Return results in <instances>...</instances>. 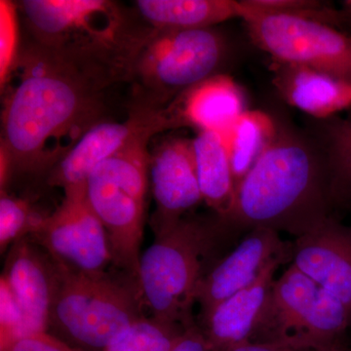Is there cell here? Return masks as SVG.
<instances>
[{
  "label": "cell",
  "mask_w": 351,
  "mask_h": 351,
  "mask_svg": "<svg viewBox=\"0 0 351 351\" xmlns=\"http://www.w3.org/2000/svg\"><path fill=\"white\" fill-rule=\"evenodd\" d=\"M274 84L284 100L317 120L351 107V82L319 71L276 63Z\"/></svg>",
  "instance_id": "18"
},
{
  "label": "cell",
  "mask_w": 351,
  "mask_h": 351,
  "mask_svg": "<svg viewBox=\"0 0 351 351\" xmlns=\"http://www.w3.org/2000/svg\"><path fill=\"white\" fill-rule=\"evenodd\" d=\"M27 38L64 56L112 71L128 84L134 56L152 27L108 0H24Z\"/></svg>",
  "instance_id": "3"
},
{
  "label": "cell",
  "mask_w": 351,
  "mask_h": 351,
  "mask_svg": "<svg viewBox=\"0 0 351 351\" xmlns=\"http://www.w3.org/2000/svg\"><path fill=\"white\" fill-rule=\"evenodd\" d=\"M228 45L214 27L152 29L130 66L127 112L158 113L212 76L219 75Z\"/></svg>",
  "instance_id": "5"
},
{
  "label": "cell",
  "mask_w": 351,
  "mask_h": 351,
  "mask_svg": "<svg viewBox=\"0 0 351 351\" xmlns=\"http://www.w3.org/2000/svg\"><path fill=\"white\" fill-rule=\"evenodd\" d=\"M203 202L219 219L232 213L237 186L225 138L211 131H199L191 140Z\"/></svg>",
  "instance_id": "20"
},
{
  "label": "cell",
  "mask_w": 351,
  "mask_h": 351,
  "mask_svg": "<svg viewBox=\"0 0 351 351\" xmlns=\"http://www.w3.org/2000/svg\"><path fill=\"white\" fill-rule=\"evenodd\" d=\"M246 8L243 21L252 40L276 63L304 66L351 82L350 36L319 21Z\"/></svg>",
  "instance_id": "9"
},
{
  "label": "cell",
  "mask_w": 351,
  "mask_h": 351,
  "mask_svg": "<svg viewBox=\"0 0 351 351\" xmlns=\"http://www.w3.org/2000/svg\"><path fill=\"white\" fill-rule=\"evenodd\" d=\"M226 351H348L343 341L316 343L308 341L280 339L270 341H248Z\"/></svg>",
  "instance_id": "28"
},
{
  "label": "cell",
  "mask_w": 351,
  "mask_h": 351,
  "mask_svg": "<svg viewBox=\"0 0 351 351\" xmlns=\"http://www.w3.org/2000/svg\"><path fill=\"white\" fill-rule=\"evenodd\" d=\"M283 262L272 263L255 282L201 317L200 328L213 351H226L253 341L269 302L274 276Z\"/></svg>",
  "instance_id": "16"
},
{
  "label": "cell",
  "mask_w": 351,
  "mask_h": 351,
  "mask_svg": "<svg viewBox=\"0 0 351 351\" xmlns=\"http://www.w3.org/2000/svg\"><path fill=\"white\" fill-rule=\"evenodd\" d=\"M57 280L48 334L80 351H105L132 323L145 317L140 282L120 271L85 274L53 261Z\"/></svg>",
  "instance_id": "4"
},
{
  "label": "cell",
  "mask_w": 351,
  "mask_h": 351,
  "mask_svg": "<svg viewBox=\"0 0 351 351\" xmlns=\"http://www.w3.org/2000/svg\"><path fill=\"white\" fill-rule=\"evenodd\" d=\"M4 351H80L66 345L48 332L22 337Z\"/></svg>",
  "instance_id": "29"
},
{
  "label": "cell",
  "mask_w": 351,
  "mask_h": 351,
  "mask_svg": "<svg viewBox=\"0 0 351 351\" xmlns=\"http://www.w3.org/2000/svg\"><path fill=\"white\" fill-rule=\"evenodd\" d=\"M242 2L258 12L298 16L319 21L338 29L339 9L329 2L315 0H242Z\"/></svg>",
  "instance_id": "26"
},
{
  "label": "cell",
  "mask_w": 351,
  "mask_h": 351,
  "mask_svg": "<svg viewBox=\"0 0 351 351\" xmlns=\"http://www.w3.org/2000/svg\"><path fill=\"white\" fill-rule=\"evenodd\" d=\"M289 255L287 243L276 230L257 228L248 232L201 280L196 302L199 304L202 317L221 302L255 282L272 263L287 260Z\"/></svg>",
  "instance_id": "13"
},
{
  "label": "cell",
  "mask_w": 351,
  "mask_h": 351,
  "mask_svg": "<svg viewBox=\"0 0 351 351\" xmlns=\"http://www.w3.org/2000/svg\"><path fill=\"white\" fill-rule=\"evenodd\" d=\"M1 278L19 304L25 336L47 332L57 280L50 256L29 237L21 239L9 250Z\"/></svg>",
  "instance_id": "14"
},
{
  "label": "cell",
  "mask_w": 351,
  "mask_h": 351,
  "mask_svg": "<svg viewBox=\"0 0 351 351\" xmlns=\"http://www.w3.org/2000/svg\"><path fill=\"white\" fill-rule=\"evenodd\" d=\"M332 200L331 172L319 143L278 124L276 137L240 182L232 213L219 223L223 232L265 228L300 237L330 219Z\"/></svg>",
  "instance_id": "2"
},
{
  "label": "cell",
  "mask_w": 351,
  "mask_h": 351,
  "mask_svg": "<svg viewBox=\"0 0 351 351\" xmlns=\"http://www.w3.org/2000/svg\"><path fill=\"white\" fill-rule=\"evenodd\" d=\"M214 221L186 216L156 237L143 255L138 282L149 316L186 326L195 324L193 309L203 277L205 261L221 234Z\"/></svg>",
  "instance_id": "6"
},
{
  "label": "cell",
  "mask_w": 351,
  "mask_h": 351,
  "mask_svg": "<svg viewBox=\"0 0 351 351\" xmlns=\"http://www.w3.org/2000/svg\"><path fill=\"white\" fill-rule=\"evenodd\" d=\"M295 269L343 304L351 313V232L330 218L298 237Z\"/></svg>",
  "instance_id": "15"
},
{
  "label": "cell",
  "mask_w": 351,
  "mask_h": 351,
  "mask_svg": "<svg viewBox=\"0 0 351 351\" xmlns=\"http://www.w3.org/2000/svg\"><path fill=\"white\" fill-rule=\"evenodd\" d=\"M29 239L69 269L103 274L113 265L107 232L87 200L86 186L64 193L61 204Z\"/></svg>",
  "instance_id": "10"
},
{
  "label": "cell",
  "mask_w": 351,
  "mask_h": 351,
  "mask_svg": "<svg viewBox=\"0 0 351 351\" xmlns=\"http://www.w3.org/2000/svg\"><path fill=\"white\" fill-rule=\"evenodd\" d=\"M134 6L154 29H208L247 14L244 4L233 0H137Z\"/></svg>",
  "instance_id": "19"
},
{
  "label": "cell",
  "mask_w": 351,
  "mask_h": 351,
  "mask_svg": "<svg viewBox=\"0 0 351 351\" xmlns=\"http://www.w3.org/2000/svg\"><path fill=\"white\" fill-rule=\"evenodd\" d=\"M351 325L350 311L291 265L276 279L262 322L252 341H341Z\"/></svg>",
  "instance_id": "8"
},
{
  "label": "cell",
  "mask_w": 351,
  "mask_h": 351,
  "mask_svg": "<svg viewBox=\"0 0 351 351\" xmlns=\"http://www.w3.org/2000/svg\"><path fill=\"white\" fill-rule=\"evenodd\" d=\"M47 215L36 211L27 199L9 195L0 196V249L1 254L21 239L32 237Z\"/></svg>",
  "instance_id": "24"
},
{
  "label": "cell",
  "mask_w": 351,
  "mask_h": 351,
  "mask_svg": "<svg viewBox=\"0 0 351 351\" xmlns=\"http://www.w3.org/2000/svg\"><path fill=\"white\" fill-rule=\"evenodd\" d=\"M182 127L226 137L245 110L243 92L230 76L219 73L182 94L170 106Z\"/></svg>",
  "instance_id": "17"
},
{
  "label": "cell",
  "mask_w": 351,
  "mask_h": 351,
  "mask_svg": "<svg viewBox=\"0 0 351 351\" xmlns=\"http://www.w3.org/2000/svg\"><path fill=\"white\" fill-rule=\"evenodd\" d=\"M178 128L170 110L149 113L128 112L123 121L107 120L85 134L69 154L51 170L46 182L64 193L86 186L89 176L99 164L117 154L122 147L147 132Z\"/></svg>",
  "instance_id": "11"
},
{
  "label": "cell",
  "mask_w": 351,
  "mask_h": 351,
  "mask_svg": "<svg viewBox=\"0 0 351 351\" xmlns=\"http://www.w3.org/2000/svg\"><path fill=\"white\" fill-rule=\"evenodd\" d=\"M149 179L156 201L151 221L156 237L169 230L203 202L189 138H165L152 149Z\"/></svg>",
  "instance_id": "12"
},
{
  "label": "cell",
  "mask_w": 351,
  "mask_h": 351,
  "mask_svg": "<svg viewBox=\"0 0 351 351\" xmlns=\"http://www.w3.org/2000/svg\"><path fill=\"white\" fill-rule=\"evenodd\" d=\"M19 6L9 0H0V88L5 89L20 57Z\"/></svg>",
  "instance_id": "25"
},
{
  "label": "cell",
  "mask_w": 351,
  "mask_h": 351,
  "mask_svg": "<svg viewBox=\"0 0 351 351\" xmlns=\"http://www.w3.org/2000/svg\"><path fill=\"white\" fill-rule=\"evenodd\" d=\"M278 123L267 113L246 110L225 137L235 186L246 177L277 133Z\"/></svg>",
  "instance_id": "21"
},
{
  "label": "cell",
  "mask_w": 351,
  "mask_h": 351,
  "mask_svg": "<svg viewBox=\"0 0 351 351\" xmlns=\"http://www.w3.org/2000/svg\"><path fill=\"white\" fill-rule=\"evenodd\" d=\"M121 83L107 69L25 39L3 91L1 189L14 176L47 178L90 129L112 119L110 90Z\"/></svg>",
  "instance_id": "1"
},
{
  "label": "cell",
  "mask_w": 351,
  "mask_h": 351,
  "mask_svg": "<svg viewBox=\"0 0 351 351\" xmlns=\"http://www.w3.org/2000/svg\"><path fill=\"white\" fill-rule=\"evenodd\" d=\"M338 29L351 36V0H343L341 2Z\"/></svg>",
  "instance_id": "31"
},
{
  "label": "cell",
  "mask_w": 351,
  "mask_h": 351,
  "mask_svg": "<svg viewBox=\"0 0 351 351\" xmlns=\"http://www.w3.org/2000/svg\"><path fill=\"white\" fill-rule=\"evenodd\" d=\"M0 332L1 351L25 336L24 316L15 295L4 279H0Z\"/></svg>",
  "instance_id": "27"
},
{
  "label": "cell",
  "mask_w": 351,
  "mask_h": 351,
  "mask_svg": "<svg viewBox=\"0 0 351 351\" xmlns=\"http://www.w3.org/2000/svg\"><path fill=\"white\" fill-rule=\"evenodd\" d=\"M318 121L316 140L326 156L335 198L346 199L351 195V119L335 115Z\"/></svg>",
  "instance_id": "22"
},
{
  "label": "cell",
  "mask_w": 351,
  "mask_h": 351,
  "mask_svg": "<svg viewBox=\"0 0 351 351\" xmlns=\"http://www.w3.org/2000/svg\"><path fill=\"white\" fill-rule=\"evenodd\" d=\"M170 351H213L199 325L189 326Z\"/></svg>",
  "instance_id": "30"
},
{
  "label": "cell",
  "mask_w": 351,
  "mask_h": 351,
  "mask_svg": "<svg viewBox=\"0 0 351 351\" xmlns=\"http://www.w3.org/2000/svg\"><path fill=\"white\" fill-rule=\"evenodd\" d=\"M156 135L147 132L134 138L99 164L86 182L87 200L107 232L113 265L137 280L149 180V144Z\"/></svg>",
  "instance_id": "7"
},
{
  "label": "cell",
  "mask_w": 351,
  "mask_h": 351,
  "mask_svg": "<svg viewBox=\"0 0 351 351\" xmlns=\"http://www.w3.org/2000/svg\"><path fill=\"white\" fill-rule=\"evenodd\" d=\"M189 327L145 316L120 332L105 351H170Z\"/></svg>",
  "instance_id": "23"
}]
</instances>
